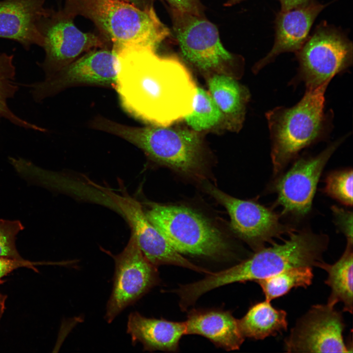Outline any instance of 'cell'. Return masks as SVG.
Returning <instances> with one entry per match:
<instances>
[{"label": "cell", "instance_id": "obj_6", "mask_svg": "<svg viewBox=\"0 0 353 353\" xmlns=\"http://www.w3.org/2000/svg\"><path fill=\"white\" fill-rule=\"evenodd\" d=\"M150 222L179 253L210 257L227 255L229 247L221 232L188 207L149 203Z\"/></svg>", "mask_w": 353, "mask_h": 353}, {"label": "cell", "instance_id": "obj_8", "mask_svg": "<svg viewBox=\"0 0 353 353\" xmlns=\"http://www.w3.org/2000/svg\"><path fill=\"white\" fill-rule=\"evenodd\" d=\"M174 39L183 59L202 71L221 69L239 60L221 42L217 26L205 16H198L165 5Z\"/></svg>", "mask_w": 353, "mask_h": 353}, {"label": "cell", "instance_id": "obj_28", "mask_svg": "<svg viewBox=\"0 0 353 353\" xmlns=\"http://www.w3.org/2000/svg\"><path fill=\"white\" fill-rule=\"evenodd\" d=\"M335 223L346 235L348 243L353 244V213L338 206L332 207Z\"/></svg>", "mask_w": 353, "mask_h": 353}, {"label": "cell", "instance_id": "obj_32", "mask_svg": "<svg viewBox=\"0 0 353 353\" xmlns=\"http://www.w3.org/2000/svg\"><path fill=\"white\" fill-rule=\"evenodd\" d=\"M127 1L135 4L141 8H145L151 5H153L154 0H122Z\"/></svg>", "mask_w": 353, "mask_h": 353}, {"label": "cell", "instance_id": "obj_12", "mask_svg": "<svg viewBox=\"0 0 353 353\" xmlns=\"http://www.w3.org/2000/svg\"><path fill=\"white\" fill-rule=\"evenodd\" d=\"M116 52L108 47L93 49L41 82L30 85L32 97L41 102L68 84L77 82L115 85Z\"/></svg>", "mask_w": 353, "mask_h": 353}, {"label": "cell", "instance_id": "obj_34", "mask_svg": "<svg viewBox=\"0 0 353 353\" xmlns=\"http://www.w3.org/2000/svg\"><path fill=\"white\" fill-rule=\"evenodd\" d=\"M244 0H227L224 3V6L226 7L232 6L241 2Z\"/></svg>", "mask_w": 353, "mask_h": 353}, {"label": "cell", "instance_id": "obj_4", "mask_svg": "<svg viewBox=\"0 0 353 353\" xmlns=\"http://www.w3.org/2000/svg\"><path fill=\"white\" fill-rule=\"evenodd\" d=\"M289 233L283 243L264 247L231 267L207 274L203 280L204 287L211 290L234 282H256L292 268L319 267L328 247L327 236L306 230H291Z\"/></svg>", "mask_w": 353, "mask_h": 353}, {"label": "cell", "instance_id": "obj_5", "mask_svg": "<svg viewBox=\"0 0 353 353\" xmlns=\"http://www.w3.org/2000/svg\"><path fill=\"white\" fill-rule=\"evenodd\" d=\"M96 126L136 146L156 163L188 176L203 175L201 140L194 130L154 125L134 127L107 120L99 121Z\"/></svg>", "mask_w": 353, "mask_h": 353}, {"label": "cell", "instance_id": "obj_7", "mask_svg": "<svg viewBox=\"0 0 353 353\" xmlns=\"http://www.w3.org/2000/svg\"><path fill=\"white\" fill-rule=\"evenodd\" d=\"M296 54L299 67L291 83L302 82L305 90L314 89L352 65L353 43L341 30L325 21Z\"/></svg>", "mask_w": 353, "mask_h": 353}, {"label": "cell", "instance_id": "obj_17", "mask_svg": "<svg viewBox=\"0 0 353 353\" xmlns=\"http://www.w3.org/2000/svg\"><path fill=\"white\" fill-rule=\"evenodd\" d=\"M46 0H0V38L14 41L26 50L42 47L37 23L46 10Z\"/></svg>", "mask_w": 353, "mask_h": 353}, {"label": "cell", "instance_id": "obj_20", "mask_svg": "<svg viewBox=\"0 0 353 353\" xmlns=\"http://www.w3.org/2000/svg\"><path fill=\"white\" fill-rule=\"evenodd\" d=\"M238 323L245 338L256 340L275 336L288 327L286 311L274 307L266 300L252 305Z\"/></svg>", "mask_w": 353, "mask_h": 353}, {"label": "cell", "instance_id": "obj_33", "mask_svg": "<svg viewBox=\"0 0 353 353\" xmlns=\"http://www.w3.org/2000/svg\"><path fill=\"white\" fill-rule=\"evenodd\" d=\"M6 298V295L2 294L0 292V319L5 309V304Z\"/></svg>", "mask_w": 353, "mask_h": 353}, {"label": "cell", "instance_id": "obj_14", "mask_svg": "<svg viewBox=\"0 0 353 353\" xmlns=\"http://www.w3.org/2000/svg\"><path fill=\"white\" fill-rule=\"evenodd\" d=\"M344 138L316 156L298 159L276 184L277 202L285 213L304 215L310 210L322 171Z\"/></svg>", "mask_w": 353, "mask_h": 353}, {"label": "cell", "instance_id": "obj_9", "mask_svg": "<svg viewBox=\"0 0 353 353\" xmlns=\"http://www.w3.org/2000/svg\"><path fill=\"white\" fill-rule=\"evenodd\" d=\"M75 18L63 9L46 10L37 23L43 39L44 60L38 63L49 77L79 55L93 49L107 47L110 43L101 34L85 33L74 24Z\"/></svg>", "mask_w": 353, "mask_h": 353}, {"label": "cell", "instance_id": "obj_11", "mask_svg": "<svg viewBox=\"0 0 353 353\" xmlns=\"http://www.w3.org/2000/svg\"><path fill=\"white\" fill-rule=\"evenodd\" d=\"M342 314L328 304H316L299 319L284 341L291 353H350L344 340Z\"/></svg>", "mask_w": 353, "mask_h": 353}, {"label": "cell", "instance_id": "obj_22", "mask_svg": "<svg viewBox=\"0 0 353 353\" xmlns=\"http://www.w3.org/2000/svg\"><path fill=\"white\" fill-rule=\"evenodd\" d=\"M210 95L223 114L235 115L242 122L248 94L232 77L216 74L208 80Z\"/></svg>", "mask_w": 353, "mask_h": 353}, {"label": "cell", "instance_id": "obj_13", "mask_svg": "<svg viewBox=\"0 0 353 353\" xmlns=\"http://www.w3.org/2000/svg\"><path fill=\"white\" fill-rule=\"evenodd\" d=\"M208 191L226 208L232 229L257 251L272 242L289 228L279 221V216L263 205L251 201L238 199L213 186Z\"/></svg>", "mask_w": 353, "mask_h": 353}, {"label": "cell", "instance_id": "obj_3", "mask_svg": "<svg viewBox=\"0 0 353 353\" xmlns=\"http://www.w3.org/2000/svg\"><path fill=\"white\" fill-rule=\"evenodd\" d=\"M92 21L112 48L158 46L171 35L153 5L141 8L122 0H65L63 9Z\"/></svg>", "mask_w": 353, "mask_h": 353}, {"label": "cell", "instance_id": "obj_29", "mask_svg": "<svg viewBox=\"0 0 353 353\" xmlns=\"http://www.w3.org/2000/svg\"><path fill=\"white\" fill-rule=\"evenodd\" d=\"M164 5L198 16H205V8L201 0H160Z\"/></svg>", "mask_w": 353, "mask_h": 353}, {"label": "cell", "instance_id": "obj_27", "mask_svg": "<svg viewBox=\"0 0 353 353\" xmlns=\"http://www.w3.org/2000/svg\"><path fill=\"white\" fill-rule=\"evenodd\" d=\"M24 228L19 220H0V257L23 259L17 250L16 239Z\"/></svg>", "mask_w": 353, "mask_h": 353}, {"label": "cell", "instance_id": "obj_10", "mask_svg": "<svg viewBox=\"0 0 353 353\" xmlns=\"http://www.w3.org/2000/svg\"><path fill=\"white\" fill-rule=\"evenodd\" d=\"M108 254L115 263L113 288L104 317L110 323L126 308L158 285L160 279L156 267L144 255L131 233L120 253Z\"/></svg>", "mask_w": 353, "mask_h": 353}, {"label": "cell", "instance_id": "obj_1", "mask_svg": "<svg viewBox=\"0 0 353 353\" xmlns=\"http://www.w3.org/2000/svg\"><path fill=\"white\" fill-rule=\"evenodd\" d=\"M112 48L117 57L115 87L131 115L168 126L192 112L197 86L178 58L160 55L151 46Z\"/></svg>", "mask_w": 353, "mask_h": 353}, {"label": "cell", "instance_id": "obj_23", "mask_svg": "<svg viewBox=\"0 0 353 353\" xmlns=\"http://www.w3.org/2000/svg\"><path fill=\"white\" fill-rule=\"evenodd\" d=\"M313 278L312 267L302 266L285 270L256 282L261 288L265 300L271 302L293 288H306L311 284Z\"/></svg>", "mask_w": 353, "mask_h": 353}, {"label": "cell", "instance_id": "obj_30", "mask_svg": "<svg viewBox=\"0 0 353 353\" xmlns=\"http://www.w3.org/2000/svg\"><path fill=\"white\" fill-rule=\"evenodd\" d=\"M35 263L25 259H17L0 257V284L3 283L2 278L14 270L21 267H26L37 271Z\"/></svg>", "mask_w": 353, "mask_h": 353}, {"label": "cell", "instance_id": "obj_15", "mask_svg": "<svg viewBox=\"0 0 353 353\" xmlns=\"http://www.w3.org/2000/svg\"><path fill=\"white\" fill-rule=\"evenodd\" d=\"M109 192L125 216L137 243L146 258L153 265L171 264L208 273V271L193 264L177 252L163 235L150 222L141 204L126 194Z\"/></svg>", "mask_w": 353, "mask_h": 353}, {"label": "cell", "instance_id": "obj_21", "mask_svg": "<svg viewBox=\"0 0 353 353\" xmlns=\"http://www.w3.org/2000/svg\"><path fill=\"white\" fill-rule=\"evenodd\" d=\"M353 244L348 243L341 257L333 264L323 262L319 267L325 270L328 277L325 283L331 289L327 303L334 306L343 303V311L353 312Z\"/></svg>", "mask_w": 353, "mask_h": 353}, {"label": "cell", "instance_id": "obj_31", "mask_svg": "<svg viewBox=\"0 0 353 353\" xmlns=\"http://www.w3.org/2000/svg\"><path fill=\"white\" fill-rule=\"evenodd\" d=\"M281 11H285L307 4L313 0H278Z\"/></svg>", "mask_w": 353, "mask_h": 353}, {"label": "cell", "instance_id": "obj_26", "mask_svg": "<svg viewBox=\"0 0 353 353\" xmlns=\"http://www.w3.org/2000/svg\"><path fill=\"white\" fill-rule=\"evenodd\" d=\"M324 191L342 203L352 206V169H347L330 173L326 179Z\"/></svg>", "mask_w": 353, "mask_h": 353}, {"label": "cell", "instance_id": "obj_19", "mask_svg": "<svg viewBox=\"0 0 353 353\" xmlns=\"http://www.w3.org/2000/svg\"><path fill=\"white\" fill-rule=\"evenodd\" d=\"M127 333L132 344L141 343L144 351L176 352L186 334V325L185 322L148 318L135 311L128 317Z\"/></svg>", "mask_w": 353, "mask_h": 353}, {"label": "cell", "instance_id": "obj_2", "mask_svg": "<svg viewBox=\"0 0 353 353\" xmlns=\"http://www.w3.org/2000/svg\"><path fill=\"white\" fill-rule=\"evenodd\" d=\"M331 80L305 90L293 106H277L265 114L271 141V156L275 174L303 149L329 136L333 113L326 112L325 93Z\"/></svg>", "mask_w": 353, "mask_h": 353}, {"label": "cell", "instance_id": "obj_16", "mask_svg": "<svg viewBox=\"0 0 353 353\" xmlns=\"http://www.w3.org/2000/svg\"><path fill=\"white\" fill-rule=\"evenodd\" d=\"M315 0L304 5L285 11H280L275 20V37L271 50L254 66L258 72L284 52L295 53L309 37L316 18L326 7Z\"/></svg>", "mask_w": 353, "mask_h": 353}, {"label": "cell", "instance_id": "obj_18", "mask_svg": "<svg viewBox=\"0 0 353 353\" xmlns=\"http://www.w3.org/2000/svg\"><path fill=\"white\" fill-rule=\"evenodd\" d=\"M184 322L186 334L202 336L227 351L239 349L245 338L240 330L238 320L230 311L192 309Z\"/></svg>", "mask_w": 353, "mask_h": 353}, {"label": "cell", "instance_id": "obj_24", "mask_svg": "<svg viewBox=\"0 0 353 353\" xmlns=\"http://www.w3.org/2000/svg\"><path fill=\"white\" fill-rule=\"evenodd\" d=\"M16 68L13 64V55L0 54V117L25 128L44 132L45 129L27 122L17 116L9 108L8 100L12 98L18 90L15 81Z\"/></svg>", "mask_w": 353, "mask_h": 353}, {"label": "cell", "instance_id": "obj_25", "mask_svg": "<svg viewBox=\"0 0 353 353\" xmlns=\"http://www.w3.org/2000/svg\"><path fill=\"white\" fill-rule=\"evenodd\" d=\"M223 113L209 93L197 87L194 108L184 119L188 126L195 131L209 129L221 120Z\"/></svg>", "mask_w": 353, "mask_h": 353}]
</instances>
